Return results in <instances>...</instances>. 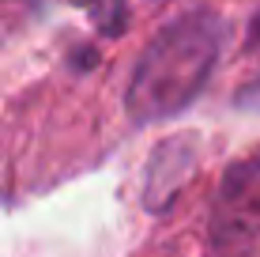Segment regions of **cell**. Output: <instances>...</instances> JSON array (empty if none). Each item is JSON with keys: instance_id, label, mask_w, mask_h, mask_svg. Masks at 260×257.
I'll return each mask as SVG.
<instances>
[{"instance_id": "cell-1", "label": "cell", "mask_w": 260, "mask_h": 257, "mask_svg": "<svg viewBox=\"0 0 260 257\" xmlns=\"http://www.w3.org/2000/svg\"><path fill=\"white\" fill-rule=\"evenodd\" d=\"M226 23L208 8L181 12L143 46L124 87V110L140 125L177 118L200 99L219 65Z\"/></svg>"}, {"instance_id": "cell-2", "label": "cell", "mask_w": 260, "mask_h": 257, "mask_svg": "<svg viewBox=\"0 0 260 257\" xmlns=\"http://www.w3.org/2000/svg\"><path fill=\"white\" fill-rule=\"evenodd\" d=\"M211 242L222 257H241L260 242V148L222 174L211 205Z\"/></svg>"}, {"instance_id": "cell-3", "label": "cell", "mask_w": 260, "mask_h": 257, "mask_svg": "<svg viewBox=\"0 0 260 257\" xmlns=\"http://www.w3.org/2000/svg\"><path fill=\"white\" fill-rule=\"evenodd\" d=\"M196 163H200V140L192 132H177V136L158 140L147 159V170H143V205H147V212H170V205L192 182Z\"/></svg>"}, {"instance_id": "cell-4", "label": "cell", "mask_w": 260, "mask_h": 257, "mask_svg": "<svg viewBox=\"0 0 260 257\" xmlns=\"http://www.w3.org/2000/svg\"><path fill=\"white\" fill-rule=\"evenodd\" d=\"M68 4L83 8L102 38H121L128 31V0H68Z\"/></svg>"}, {"instance_id": "cell-5", "label": "cell", "mask_w": 260, "mask_h": 257, "mask_svg": "<svg viewBox=\"0 0 260 257\" xmlns=\"http://www.w3.org/2000/svg\"><path fill=\"white\" fill-rule=\"evenodd\" d=\"M94 65H98V53H94V49L72 53V68H76V72H87V68H94Z\"/></svg>"}, {"instance_id": "cell-6", "label": "cell", "mask_w": 260, "mask_h": 257, "mask_svg": "<svg viewBox=\"0 0 260 257\" xmlns=\"http://www.w3.org/2000/svg\"><path fill=\"white\" fill-rule=\"evenodd\" d=\"M249 49H260V12L253 15V23H249Z\"/></svg>"}]
</instances>
